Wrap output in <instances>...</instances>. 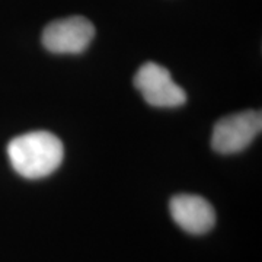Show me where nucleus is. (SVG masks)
I'll use <instances>...</instances> for the list:
<instances>
[{
	"instance_id": "4",
	"label": "nucleus",
	"mask_w": 262,
	"mask_h": 262,
	"mask_svg": "<svg viewBox=\"0 0 262 262\" xmlns=\"http://www.w3.org/2000/svg\"><path fill=\"white\" fill-rule=\"evenodd\" d=\"M95 37V27L83 16L57 19L42 32V46L54 54L83 53Z\"/></svg>"
},
{
	"instance_id": "1",
	"label": "nucleus",
	"mask_w": 262,
	"mask_h": 262,
	"mask_svg": "<svg viewBox=\"0 0 262 262\" xmlns=\"http://www.w3.org/2000/svg\"><path fill=\"white\" fill-rule=\"evenodd\" d=\"M8 156L12 168L27 179L46 178L64 158L61 140L50 131H29L10 141Z\"/></svg>"
},
{
	"instance_id": "5",
	"label": "nucleus",
	"mask_w": 262,
	"mask_h": 262,
	"mask_svg": "<svg viewBox=\"0 0 262 262\" xmlns=\"http://www.w3.org/2000/svg\"><path fill=\"white\" fill-rule=\"evenodd\" d=\"M169 210L173 222L188 233H207L215 223L214 208L206 198L200 195H175L170 200Z\"/></svg>"
},
{
	"instance_id": "3",
	"label": "nucleus",
	"mask_w": 262,
	"mask_h": 262,
	"mask_svg": "<svg viewBox=\"0 0 262 262\" xmlns=\"http://www.w3.org/2000/svg\"><path fill=\"white\" fill-rule=\"evenodd\" d=\"M262 117L258 111H244L215 122L211 146L217 153L232 155L245 150L261 133Z\"/></svg>"
},
{
	"instance_id": "2",
	"label": "nucleus",
	"mask_w": 262,
	"mask_h": 262,
	"mask_svg": "<svg viewBox=\"0 0 262 262\" xmlns=\"http://www.w3.org/2000/svg\"><path fill=\"white\" fill-rule=\"evenodd\" d=\"M134 86L144 101L156 108H177L187 102L185 91L172 80L168 69L158 63H144L134 76Z\"/></svg>"
}]
</instances>
